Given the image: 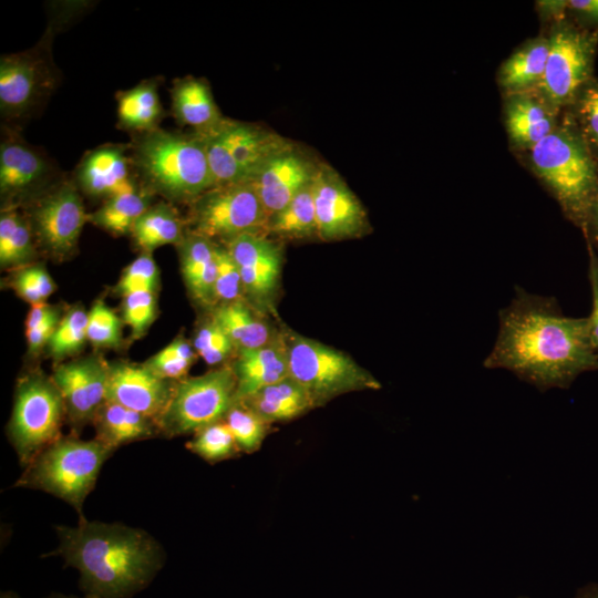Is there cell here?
<instances>
[{"label": "cell", "mask_w": 598, "mask_h": 598, "mask_svg": "<svg viewBox=\"0 0 598 598\" xmlns=\"http://www.w3.org/2000/svg\"><path fill=\"white\" fill-rule=\"evenodd\" d=\"M45 598H91V597H89V596L75 597V596H65V595H61V594H54V595H51V596L45 597Z\"/></svg>", "instance_id": "cell-52"}, {"label": "cell", "mask_w": 598, "mask_h": 598, "mask_svg": "<svg viewBox=\"0 0 598 598\" xmlns=\"http://www.w3.org/2000/svg\"><path fill=\"white\" fill-rule=\"evenodd\" d=\"M133 172L126 147L110 144L85 154L75 171V177L83 193L109 199L138 188Z\"/></svg>", "instance_id": "cell-19"}, {"label": "cell", "mask_w": 598, "mask_h": 598, "mask_svg": "<svg viewBox=\"0 0 598 598\" xmlns=\"http://www.w3.org/2000/svg\"><path fill=\"white\" fill-rule=\"evenodd\" d=\"M147 188L171 200H195L214 186L200 137L157 128L138 135L130 153Z\"/></svg>", "instance_id": "cell-4"}, {"label": "cell", "mask_w": 598, "mask_h": 598, "mask_svg": "<svg viewBox=\"0 0 598 598\" xmlns=\"http://www.w3.org/2000/svg\"><path fill=\"white\" fill-rule=\"evenodd\" d=\"M244 292L241 277L228 249L217 246V269L214 285L215 305L241 300Z\"/></svg>", "instance_id": "cell-41"}, {"label": "cell", "mask_w": 598, "mask_h": 598, "mask_svg": "<svg viewBox=\"0 0 598 598\" xmlns=\"http://www.w3.org/2000/svg\"><path fill=\"white\" fill-rule=\"evenodd\" d=\"M564 111L598 164V79L594 76L584 84Z\"/></svg>", "instance_id": "cell-34"}, {"label": "cell", "mask_w": 598, "mask_h": 598, "mask_svg": "<svg viewBox=\"0 0 598 598\" xmlns=\"http://www.w3.org/2000/svg\"><path fill=\"white\" fill-rule=\"evenodd\" d=\"M13 287L32 306L44 302L55 290L53 279L40 266L23 267L14 278Z\"/></svg>", "instance_id": "cell-44"}, {"label": "cell", "mask_w": 598, "mask_h": 598, "mask_svg": "<svg viewBox=\"0 0 598 598\" xmlns=\"http://www.w3.org/2000/svg\"><path fill=\"white\" fill-rule=\"evenodd\" d=\"M239 270L244 292L258 303L271 300L282 265L278 245L262 234H244L226 244Z\"/></svg>", "instance_id": "cell-18"}, {"label": "cell", "mask_w": 598, "mask_h": 598, "mask_svg": "<svg viewBox=\"0 0 598 598\" xmlns=\"http://www.w3.org/2000/svg\"><path fill=\"white\" fill-rule=\"evenodd\" d=\"M193 347L209 365L219 364L235 350L231 340L213 316L196 332Z\"/></svg>", "instance_id": "cell-40"}, {"label": "cell", "mask_w": 598, "mask_h": 598, "mask_svg": "<svg viewBox=\"0 0 598 598\" xmlns=\"http://www.w3.org/2000/svg\"><path fill=\"white\" fill-rule=\"evenodd\" d=\"M289 377L309 395L315 408L355 391L379 390L381 383L343 351L282 331Z\"/></svg>", "instance_id": "cell-6"}, {"label": "cell", "mask_w": 598, "mask_h": 598, "mask_svg": "<svg viewBox=\"0 0 598 598\" xmlns=\"http://www.w3.org/2000/svg\"><path fill=\"white\" fill-rule=\"evenodd\" d=\"M229 427L240 452L258 451L266 439L270 424L236 401L223 420Z\"/></svg>", "instance_id": "cell-35"}, {"label": "cell", "mask_w": 598, "mask_h": 598, "mask_svg": "<svg viewBox=\"0 0 598 598\" xmlns=\"http://www.w3.org/2000/svg\"><path fill=\"white\" fill-rule=\"evenodd\" d=\"M581 229L587 244L598 248V193L587 209Z\"/></svg>", "instance_id": "cell-49"}, {"label": "cell", "mask_w": 598, "mask_h": 598, "mask_svg": "<svg viewBox=\"0 0 598 598\" xmlns=\"http://www.w3.org/2000/svg\"><path fill=\"white\" fill-rule=\"evenodd\" d=\"M55 171L39 151L16 137L0 145V190L6 198L32 194L48 185Z\"/></svg>", "instance_id": "cell-21"}, {"label": "cell", "mask_w": 598, "mask_h": 598, "mask_svg": "<svg viewBox=\"0 0 598 598\" xmlns=\"http://www.w3.org/2000/svg\"><path fill=\"white\" fill-rule=\"evenodd\" d=\"M163 112L155 80H145L117 94V120L123 130L138 135L153 132L158 128Z\"/></svg>", "instance_id": "cell-28"}, {"label": "cell", "mask_w": 598, "mask_h": 598, "mask_svg": "<svg viewBox=\"0 0 598 598\" xmlns=\"http://www.w3.org/2000/svg\"><path fill=\"white\" fill-rule=\"evenodd\" d=\"M196 359L194 347L177 338L145 362L154 373L168 381H181Z\"/></svg>", "instance_id": "cell-37"}, {"label": "cell", "mask_w": 598, "mask_h": 598, "mask_svg": "<svg viewBox=\"0 0 598 598\" xmlns=\"http://www.w3.org/2000/svg\"><path fill=\"white\" fill-rule=\"evenodd\" d=\"M487 369H504L540 391L567 389L584 372L598 370L588 317L563 315L557 300L516 286L502 308Z\"/></svg>", "instance_id": "cell-1"}, {"label": "cell", "mask_w": 598, "mask_h": 598, "mask_svg": "<svg viewBox=\"0 0 598 598\" xmlns=\"http://www.w3.org/2000/svg\"><path fill=\"white\" fill-rule=\"evenodd\" d=\"M0 598H19V596L13 591H3Z\"/></svg>", "instance_id": "cell-53"}, {"label": "cell", "mask_w": 598, "mask_h": 598, "mask_svg": "<svg viewBox=\"0 0 598 598\" xmlns=\"http://www.w3.org/2000/svg\"><path fill=\"white\" fill-rule=\"evenodd\" d=\"M51 379L62 396L72 425L93 422L106 402L107 363L94 357L63 363L54 369Z\"/></svg>", "instance_id": "cell-15"}, {"label": "cell", "mask_w": 598, "mask_h": 598, "mask_svg": "<svg viewBox=\"0 0 598 598\" xmlns=\"http://www.w3.org/2000/svg\"><path fill=\"white\" fill-rule=\"evenodd\" d=\"M89 220L74 184L61 182L51 186L32 209V228L41 245L55 255H66L78 245Z\"/></svg>", "instance_id": "cell-12"}, {"label": "cell", "mask_w": 598, "mask_h": 598, "mask_svg": "<svg viewBox=\"0 0 598 598\" xmlns=\"http://www.w3.org/2000/svg\"><path fill=\"white\" fill-rule=\"evenodd\" d=\"M151 196L140 188L111 197L89 220L94 225L117 235L131 233L136 220L151 207Z\"/></svg>", "instance_id": "cell-31"}, {"label": "cell", "mask_w": 598, "mask_h": 598, "mask_svg": "<svg viewBox=\"0 0 598 598\" xmlns=\"http://www.w3.org/2000/svg\"><path fill=\"white\" fill-rule=\"evenodd\" d=\"M113 452L96 439L83 441L75 436H61L24 467L16 486L52 494L69 503L80 519H84V501Z\"/></svg>", "instance_id": "cell-5"}, {"label": "cell", "mask_w": 598, "mask_h": 598, "mask_svg": "<svg viewBox=\"0 0 598 598\" xmlns=\"http://www.w3.org/2000/svg\"><path fill=\"white\" fill-rule=\"evenodd\" d=\"M64 415V402L52 379L31 374L19 382L8 435L23 468L61 437Z\"/></svg>", "instance_id": "cell-10"}, {"label": "cell", "mask_w": 598, "mask_h": 598, "mask_svg": "<svg viewBox=\"0 0 598 598\" xmlns=\"http://www.w3.org/2000/svg\"><path fill=\"white\" fill-rule=\"evenodd\" d=\"M236 401L237 379L229 365L185 378L175 382L158 430L168 437L196 433L223 421Z\"/></svg>", "instance_id": "cell-9"}, {"label": "cell", "mask_w": 598, "mask_h": 598, "mask_svg": "<svg viewBox=\"0 0 598 598\" xmlns=\"http://www.w3.org/2000/svg\"><path fill=\"white\" fill-rule=\"evenodd\" d=\"M568 17L579 27L598 32V0H568Z\"/></svg>", "instance_id": "cell-46"}, {"label": "cell", "mask_w": 598, "mask_h": 598, "mask_svg": "<svg viewBox=\"0 0 598 598\" xmlns=\"http://www.w3.org/2000/svg\"><path fill=\"white\" fill-rule=\"evenodd\" d=\"M549 51L547 35L528 39L499 65L496 81L504 95L535 91L545 73Z\"/></svg>", "instance_id": "cell-23"}, {"label": "cell", "mask_w": 598, "mask_h": 598, "mask_svg": "<svg viewBox=\"0 0 598 598\" xmlns=\"http://www.w3.org/2000/svg\"><path fill=\"white\" fill-rule=\"evenodd\" d=\"M60 320V313L55 309V311L44 322L32 331L25 333L30 352H37L49 342Z\"/></svg>", "instance_id": "cell-47"}, {"label": "cell", "mask_w": 598, "mask_h": 598, "mask_svg": "<svg viewBox=\"0 0 598 598\" xmlns=\"http://www.w3.org/2000/svg\"><path fill=\"white\" fill-rule=\"evenodd\" d=\"M54 311L55 308L45 302L33 305L25 319V333L44 322Z\"/></svg>", "instance_id": "cell-50"}, {"label": "cell", "mask_w": 598, "mask_h": 598, "mask_svg": "<svg viewBox=\"0 0 598 598\" xmlns=\"http://www.w3.org/2000/svg\"><path fill=\"white\" fill-rule=\"evenodd\" d=\"M156 316L153 291H136L124 296L123 320L132 329L134 338L142 337Z\"/></svg>", "instance_id": "cell-43"}, {"label": "cell", "mask_w": 598, "mask_h": 598, "mask_svg": "<svg viewBox=\"0 0 598 598\" xmlns=\"http://www.w3.org/2000/svg\"><path fill=\"white\" fill-rule=\"evenodd\" d=\"M54 84L49 65L33 51L0 59V110L7 118L29 113Z\"/></svg>", "instance_id": "cell-14"}, {"label": "cell", "mask_w": 598, "mask_h": 598, "mask_svg": "<svg viewBox=\"0 0 598 598\" xmlns=\"http://www.w3.org/2000/svg\"><path fill=\"white\" fill-rule=\"evenodd\" d=\"M516 598H529V597H527V596H518Z\"/></svg>", "instance_id": "cell-54"}, {"label": "cell", "mask_w": 598, "mask_h": 598, "mask_svg": "<svg viewBox=\"0 0 598 598\" xmlns=\"http://www.w3.org/2000/svg\"><path fill=\"white\" fill-rule=\"evenodd\" d=\"M93 423L95 439L114 451L123 444L161 433L154 420L109 401L101 406Z\"/></svg>", "instance_id": "cell-27"}, {"label": "cell", "mask_w": 598, "mask_h": 598, "mask_svg": "<svg viewBox=\"0 0 598 598\" xmlns=\"http://www.w3.org/2000/svg\"><path fill=\"white\" fill-rule=\"evenodd\" d=\"M268 424L297 419L315 405L307 392L290 377L238 400Z\"/></svg>", "instance_id": "cell-25"}, {"label": "cell", "mask_w": 598, "mask_h": 598, "mask_svg": "<svg viewBox=\"0 0 598 598\" xmlns=\"http://www.w3.org/2000/svg\"><path fill=\"white\" fill-rule=\"evenodd\" d=\"M175 383L154 373L144 364H107L106 401L120 404L154 420L165 411Z\"/></svg>", "instance_id": "cell-16"}, {"label": "cell", "mask_w": 598, "mask_h": 598, "mask_svg": "<svg viewBox=\"0 0 598 598\" xmlns=\"http://www.w3.org/2000/svg\"><path fill=\"white\" fill-rule=\"evenodd\" d=\"M178 246L181 269L190 295L203 305L214 306L218 245L192 231Z\"/></svg>", "instance_id": "cell-24"}, {"label": "cell", "mask_w": 598, "mask_h": 598, "mask_svg": "<svg viewBox=\"0 0 598 598\" xmlns=\"http://www.w3.org/2000/svg\"><path fill=\"white\" fill-rule=\"evenodd\" d=\"M171 94L176 121L193 127L195 133L207 131L224 118L208 83L202 79H179L174 83Z\"/></svg>", "instance_id": "cell-26"}, {"label": "cell", "mask_w": 598, "mask_h": 598, "mask_svg": "<svg viewBox=\"0 0 598 598\" xmlns=\"http://www.w3.org/2000/svg\"><path fill=\"white\" fill-rule=\"evenodd\" d=\"M87 312L81 308L71 309L61 318L48 342L51 354L56 358L75 353L87 340Z\"/></svg>", "instance_id": "cell-38"}, {"label": "cell", "mask_w": 598, "mask_h": 598, "mask_svg": "<svg viewBox=\"0 0 598 598\" xmlns=\"http://www.w3.org/2000/svg\"><path fill=\"white\" fill-rule=\"evenodd\" d=\"M55 553L80 574L91 598H131L148 586L164 564V553L146 532L122 524L80 519L58 526Z\"/></svg>", "instance_id": "cell-2"}, {"label": "cell", "mask_w": 598, "mask_h": 598, "mask_svg": "<svg viewBox=\"0 0 598 598\" xmlns=\"http://www.w3.org/2000/svg\"><path fill=\"white\" fill-rule=\"evenodd\" d=\"M237 379V401L289 377L282 333L268 344L238 351L231 365Z\"/></svg>", "instance_id": "cell-22"}, {"label": "cell", "mask_w": 598, "mask_h": 598, "mask_svg": "<svg viewBox=\"0 0 598 598\" xmlns=\"http://www.w3.org/2000/svg\"><path fill=\"white\" fill-rule=\"evenodd\" d=\"M186 446L192 453L209 463L231 458L240 452L224 421L213 423L196 432Z\"/></svg>", "instance_id": "cell-36"}, {"label": "cell", "mask_w": 598, "mask_h": 598, "mask_svg": "<svg viewBox=\"0 0 598 598\" xmlns=\"http://www.w3.org/2000/svg\"><path fill=\"white\" fill-rule=\"evenodd\" d=\"M318 167L292 145L267 159L249 183L271 217L313 182Z\"/></svg>", "instance_id": "cell-17"}, {"label": "cell", "mask_w": 598, "mask_h": 598, "mask_svg": "<svg viewBox=\"0 0 598 598\" xmlns=\"http://www.w3.org/2000/svg\"><path fill=\"white\" fill-rule=\"evenodd\" d=\"M524 153L530 169L565 217L581 228L598 193V164L569 115L563 111L557 127Z\"/></svg>", "instance_id": "cell-3"}, {"label": "cell", "mask_w": 598, "mask_h": 598, "mask_svg": "<svg viewBox=\"0 0 598 598\" xmlns=\"http://www.w3.org/2000/svg\"><path fill=\"white\" fill-rule=\"evenodd\" d=\"M312 193L317 236L322 240L352 238L368 229V217L361 202L330 166L319 164Z\"/></svg>", "instance_id": "cell-13"}, {"label": "cell", "mask_w": 598, "mask_h": 598, "mask_svg": "<svg viewBox=\"0 0 598 598\" xmlns=\"http://www.w3.org/2000/svg\"><path fill=\"white\" fill-rule=\"evenodd\" d=\"M195 134L204 144L213 187L249 183L267 159L292 146L272 131L225 117Z\"/></svg>", "instance_id": "cell-7"}, {"label": "cell", "mask_w": 598, "mask_h": 598, "mask_svg": "<svg viewBox=\"0 0 598 598\" xmlns=\"http://www.w3.org/2000/svg\"><path fill=\"white\" fill-rule=\"evenodd\" d=\"M33 256L32 227L14 207H7L0 217L1 267H21Z\"/></svg>", "instance_id": "cell-33"}, {"label": "cell", "mask_w": 598, "mask_h": 598, "mask_svg": "<svg viewBox=\"0 0 598 598\" xmlns=\"http://www.w3.org/2000/svg\"><path fill=\"white\" fill-rule=\"evenodd\" d=\"M268 234L286 238L317 235L312 183L296 195L287 206L270 217Z\"/></svg>", "instance_id": "cell-32"}, {"label": "cell", "mask_w": 598, "mask_h": 598, "mask_svg": "<svg viewBox=\"0 0 598 598\" xmlns=\"http://www.w3.org/2000/svg\"><path fill=\"white\" fill-rule=\"evenodd\" d=\"M123 321L107 307L97 300L87 312V340L96 347L113 348L122 342Z\"/></svg>", "instance_id": "cell-39"}, {"label": "cell", "mask_w": 598, "mask_h": 598, "mask_svg": "<svg viewBox=\"0 0 598 598\" xmlns=\"http://www.w3.org/2000/svg\"><path fill=\"white\" fill-rule=\"evenodd\" d=\"M571 598H598V582L582 585Z\"/></svg>", "instance_id": "cell-51"}, {"label": "cell", "mask_w": 598, "mask_h": 598, "mask_svg": "<svg viewBox=\"0 0 598 598\" xmlns=\"http://www.w3.org/2000/svg\"><path fill=\"white\" fill-rule=\"evenodd\" d=\"M131 235L144 252L171 244L179 245L184 225L176 210L166 203L151 206L134 224Z\"/></svg>", "instance_id": "cell-30"}, {"label": "cell", "mask_w": 598, "mask_h": 598, "mask_svg": "<svg viewBox=\"0 0 598 598\" xmlns=\"http://www.w3.org/2000/svg\"><path fill=\"white\" fill-rule=\"evenodd\" d=\"M504 96V124L514 151L530 150L557 127L560 113L534 91Z\"/></svg>", "instance_id": "cell-20"}, {"label": "cell", "mask_w": 598, "mask_h": 598, "mask_svg": "<svg viewBox=\"0 0 598 598\" xmlns=\"http://www.w3.org/2000/svg\"><path fill=\"white\" fill-rule=\"evenodd\" d=\"M589 268L588 276L591 287L592 307L588 316L590 337L598 353V248L588 245Z\"/></svg>", "instance_id": "cell-45"}, {"label": "cell", "mask_w": 598, "mask_h": 598, "mask_svg": "<svg viewBox=\"0 0 598 598\" xmlns=\"http://www.w3.org/2000/svg\"><path fill=\"white\" fill-rule=\"evenodd\" d=\"M157 283L156 262L148 252H144L125 268L117 283V290L123 297L136 291L154 292Z\"/></svg>", "instance_id": "cell-42"}, {"label": "cell", "mask_w": 598, "mask_h": 598, "mask_svg": "<svg viewBox=\"0 0 598 598\" xmlns=\"http://www.w3.org/2000/svg\"><path fill=\"white\" fill-rule=\"evenodd\" d=\"M193 202V233L213 241L268 234L270 217L250 183L213 187Z\"/></svg>", "instance_id": "cell-11"}, {"label": "cell", "mask_w": 598, "mask_h": 598, "mask_svg": "<svg viewBox=\"0 0 598 598\" xmlns=\"http://www.w3.org/2000/svg\"><path fill=\"white\" fill-rule=\"evenodd\" d=\"M547 37L546 69L534 92L561 113L580 87L594 78L598 32L584 29L567 17L550 24Z\"/></svg>", "instance_id": "cell-8"}, {"label": "cell", "mask_w": 598, "mask_h": 598, "mask_svg": "<svg viewBox=\"0 0 598 598\" xmlns=\"http://www.w3.org/2000/svg\"><path fill=\"white\" fill-rule=\"evenodd\" d=\"M536 10L543 22L553 24L568 17V0H539Z\"/></svg>", "instance_id": "cell-48"}, {"label": "cell", "mask_w": 598, "mask_h": 598, "mask_svg": "<svg viewBox=\"0 0 598 598\" xmlns=\"http://www.w3.org/2000/svg\"><path fill=\"white\" fill-rule=\"evenodd\" d=\"M213 317L237 351L264 347L278 334L243 300L218 306Z\"/></svg>", "instance_id": "cell-29"}]
</instances>
